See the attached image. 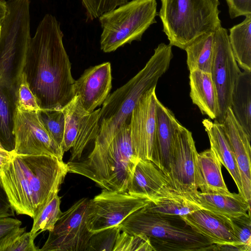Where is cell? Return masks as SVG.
Here are the masks:
<instances>
[{
	"label": "cell",
	"mask_w": 251,
	"mask_h": 251,
	"mask_svg": "<svg viewBox=\"0 0 251 251\" xmlns=\"http://www.w3.org/2000/svg\"><path fill=\"white\" fill-rule=\"evenodd\" d=\"M63 37L60 23L46 14L28 46L23 72L41 109H63L75 97Z\"/></svg>",
	"instance_id": "obj_1"
},
{
	"label": "cell",
	"mask_w": 251,
	"mask_h": 251,
	"mask_svg": "<svg viewBox=\"0 0 251 251\" xmlns=\"http://www.w3.org/2000/svg\"><path fill=\"white\" fill-rule=\"evenodd\" d=\"M68 173L67 164L55 156L13 153L0 176L16 214L33 219L59 192Z\"/></svg>",
	"instance_id": "obj_2"
},
{
	"label": "cell",
	"mask_w": 251,
	"mask_h": 251,
	"mask_svg": "<svg viewBox=\"0 0 251 251\" xmlns=\"http://www.w3.org/2000/svg\"><path fill=\"white\" fill-rule=\"evenodd\" d=\"M172 46L160 43L144 67L125 84L110 94L102 103L98 134L94 144L110 141L122 126L129 124L131 113L140 98L155 87L168 70L173 57Z\"/></svg>",
	"instance_id": "obj_3"
},
{
	"label": "cell",
	"mask_w": 251,
	"mask_h": 251,
	"mask_svg": "<svg viewBox=\"0 0 251 251\" xmlns=\"http://www.w3.org/2000/svg\"><path fill=\"white\" fill-rule=\"evenodd\" d=\"M138 160L126 124L110 141L94 144L87 157L66 164L68 173L87 177L102 189L126 192Z\"/></svg>",
	"instance_id": "obj_4"
},
{
	"label": "cell",
	"mask_w": 251,
	"mask_h": 251,
	"mask_svg": "<svg viewBox=\"0 0 251 251\" xmlns=\"http://www.w3.org/2000/svg\"><path fill=\"white\" fill-rule=\"evenodd\" d=\"M121 231L147 235L155 251H214L216 244L194 231L180 216L159 214L145 206L118 225Z\"/></svg>",
	"instance_id": "obj_5"
},
{
	"label": "cell",
	"mask_w": 251,
	"mask_h": 251,
	"mask_svg": "<svg viewBox=\"0 0 251 251\" xmlns=\"http://www.w3.org/2000/svg\"><path fill=\"white\" fill-rule=\"evenodd\" d=\"M158 15L169 45L184 50L197 38L221 26L219 0H161Z\"/></svg>",
	"instance_id": "obj_6"
},
{
	"label": "cell",
	"mask_w": 251,
	"mask_h": 251,
	"mask_svg": "<svg viewBox=\"0 0 251 251\" xmlns=\"http://www.w3.org/2000/svg\"><path fill=\"white\" fill-rule=\"evenodd\" d=\"M0 25V88L16 92L31 39L30 0H8Z\"/></svg>",
	"instance_id": "obj_7"
},
{
	"label": "cell",
	"mask_w": 251,
	"mask_h": 251,
	"mask_svg": "<svg viewBox=\"0 0 251 251\" xmlns=\"http://www.w3.org/2000/svg\"><path fill=\"white\" fill-rule=\"evenodd\" d=\"M156 0H131L99 18L102 31L101 50L110 52L133 41H140L145 32L156 23Z\"/></svg>",
	"instance_id": "obj_8"
},
{
	"label": "cell",
	"mask_w": 251,
	"mask_h": 251,
	"mask_svg": "<svg viewBox=\"0 0 251 251\" xmlns=\"http://www.w3.org/2000/svg\"><path fill=\"white\" fill-rule=\"evenodd\" d=\"M151 201L127 192L102 189L89 200L86 218L88 230L95 233L118 226L128 216L148 204Z\"/></svg>",
	"instance_id": "obj_9"
},
{
	"label": "cell",
	"mask_w": 251,
	"mask_h": 251,
	"mask_svg": "<svg viewBox=\"0 0 251 251\" xmlns=\"http://www.w3.org/2000/svg\"><path fill=\"white\" fill-rule=\"evenodd\" d=\"M89 200L87 198L81 199L62 212L39 251H87L94 234L88 230L86 223Z\"/></svg>",
	"instance_id": "obj_10"
},
{
	"label": "cell",
	"mask_w": 251,
	"mask_h": 251,
	"mask_svg": "<svg viewBox=\"0 0 251 251\" xmlns=\"http://www.w3.org/2000/svg\"><path fill=\"white\" fill-rule=\"evenodd\" d=\"M13 133L18 155H48L63 160L64 152L45 128L38 111L22 110L15 106Z\"/></svg>",
	"instance_id": "obj_11"
},
{
	"label": "cell",
	"mask_w": 251,
	"mask_h": 251,
	"mask_svg": "<svg viewBox=\"0 0 251 251\" xmlns=\"http://www.w3.org/2000/svg\"><path fill=\"white\" fill-rule=\"evenodd\" d=\"M241 73L233 54L226 28L221 26L214 32L210 75L218 97L219 114L216 120L222 123L231 104L233 90Z\"/></svg>",
	"instance_id": "obj_12"
},
{
	"label": "cell",
	"mask_w": 251,
	"mask_h": 251,
	"mask_svg": "<svg viewBox=\"0 0 251 251\" xmlns=\"http://www.w3.org/2000/svg\"><path fill=\"white\" fill-rule=\"evenodd\" d=\"M198 155L191 132L181 125L175 133L167 179L173 189L182 195L198 191Z\"/></svg>",
	"instance_id": "obj_13"
},
{
	"label": "cell",
	"mask_w": 251,
	"mask_h": 251,
	"mask_svg": "<svg viewBox=\"0 0 251 251\" xmlns=\"http://www.w3.org/2000/svg\"><path fill=\"white\" fill-rule=\"evenodd\" d=\"M63 110L65 125L62 149L64 152L71 149L69 161L77 160L98 134L100 108L87 112L81 106L78 97L75 96Z\"/></svg>",
	"instance_id": "obj_14"
},
{
	"label": "cell",
	"mask_w": 251,
	"mask_h": 251,
	"mask_svg": "<svg viewBox=\"0 0 251 251\" xmlns=\"http://www.w3.org/2000/svg\"><path fill=\"white\" fill-rule=\"evenodd\" d=\"M153 87L144 94L133 110L129 123L131 142L138 159L155 164L156 105Z\"/></svg>",
	"instance_id": "obj_15"
},
{
	"label": "cell",
	"mask_w": 251,
	"mask_h": 251,
	"mask_svg": "<svg viewBox=\"0 0 251 251\" xmlns=\"http://www.w3.org/2000/svg\"><path fill=\"white\" fill-rule=\"evenodd\" d=\"M111 88V64L105 62L85 70L75 80L74 92L83 108L92 112L102 104L110 94Z\"/></svg>",
	"instance_id": "obj_16"
},
{
	"label": "cell",
	"mask_w": 251,
	"mask_h": 251,
	"mask_svg": "<svg viewBox=\"0 0 251 251\" xmlns=\"http://www.w3.org/2000/svg\"><path fill=\"white\" fill-rule=\"evenodd\" d=\"M221 124L240 172L243 196L251 203V138L236 119L230 107L228 108Z\"/></svg>",
	"instance_id": "obj_17"
},
{
	"label": "cell",
	"mask_w": 251,
	"mask_h": 251,
	"mask_svg": "<svg viewBox=\"0 0 251 251\" xmlns=\"http://www.w3.org/2000/svg\"><path fill=\"white\" fill-rule=\"evenodd\" d=\"M194 231L216 245L237 244L230 220L208 210L200 208L180 216Z\"/></svg>",
	"instance_id": "obj_18"
},
{
	"label": "cell",
	"mask_w": 251,
	"mask_h": 251,
	"mask_svg": "<svg viewBox=\"0 0 251 251\" xmlns=\"http://www.w3.org/2000/svg\"><path fill=\"white\" fill-rule=\"evenodd\" d=\"M181 125L173 112L157 99L156 105L155 164L167 178L176 129Z\"/></svg>",
	"instance_id": "obj_19"
},
{
	"label": "cell",
	"mask_w": 251,
	"mask_h": 251,
	"mask_svg": "<svg viewBox=\"0 0 251 251\" xmlns=\"http://www.w3.org/2000/svg\"><path fill=\"white\" fill-rule=\"evenodd\" d=\"M170 187L164 173L152 162L139 159L126 192L151 201Z\"/></svg>",
	"instance_id": "obj_20"
},
{
	"label": "cell",
	"mask_w": 251,
	"mask_h": 251,
	"mask_svg": "<svg viewBox=\"0 0 251 251\" xmlns=\"http://www.w3.org/2000/svg\"><path fill=\"white\" fill-rule=\"evenodd\" d=\"M184 195L200 208L227 218L245 215L251 211V203L239 193L222 194L198 190Z\"/></svg>",
	"instance_id": "obj_21"
},
{
	"label": "cell",
	"mask_w": 251,
	"mask_h": 251,
	"mask_svg": "<svg viewBox=\"0 0 251 251\" xmlns=\"http://www.w3.org/2000/svg\"><path fill=\"white\" fill-rule=\"evenodd\" d=\"M190 96L202 114L216 120L219 114L217 91L210 73L199 70L190 72Z\"/></svg>",
	"instance_id": "obj_22"
},
{
	"label": "cell",
	"mask_w": 251,
	"mask_h": 251,
	"mask_svg": "<svg viewBox=\"0 0 251 251\" xmlns=\"http://www.w3.org/2000/svg\"><path fill=\"white\" fill-rule=\"evenodd\" d=\"M202 123L208 136L210 148L228 171L237 186L239 193L243 196L240 172L222 124L216 120L212 122L208 119L203 120Z\"/></svg>",
	"instance_id": "obj_23"
},
{
	"label": "cell",
	"mask_w": 251,
	"mask_h": 251,
	"mask_svg": "<svg viewBox=\"0 0 251 251\" xmlns=\"http://www.w3.org/2000/svg\"><path fill=\"white\" fill-rule=\"evenodd\" d=\"M222 163L214 151L207 149L197 158V184L202 193L230 194L222 173Z\"/></svg>",
	"instance_id": "obj_24"
},
{
	"label": "cell",
	"mask_w": 251,
	"mask_h": 251,
	"mask_svg": "<svg viewBox=\"0 0 251 251\" xmlns=\"http://www.w3.org/2000/svg\"><path fill=\"white\" fill-rule=\"evenodd\" d=\"M230 108L236 119L251 138V72H241L233 90Z\"/></svg>",
	"instance_id": "obj_25"
},
{
	"label": "cell",
	"mask_w": 251,
	"mask_h": 251,
	"mask_svg": "<svg viewBox=\"0 0 251 251\" xmlns=\"http://www.w3.org/2000/svg\"><path fill=\"white\" fill-rule=\"evenodd\" d=\"M149 211L162 215L183 216L200 208L185 196L170 187L145 206Z\"/></svg>",
	"instance_id": "obj_26"
},
{
	"label": "cell",
	"mask_w": 251,
	"mask_h": 251,
	"mask_svg": "<svg viewBox=\"0 0 251 251\" xmlns=\"http://www.w3.org/2000/svg\"><path fill=\"white\" fill-rule=\"evenodd\" d=\"M229 31V44L238 65L244 71L251 72V15Z\"/></svg>",
	"instance_id": "obj_27"
},
{
	"label": "cell",
	"mask_w": 251,
	"mask_h": 251,
	"mask_svg": "<svg viewBox=\"0 0 251 251\" xmlns=\"http://www.w3.org/2000/svg\"><path fill=\"white\" fill-rule=\"evenodd\" d=\"M214 32L204 33L187 46V64L190 72L199 70L210 74Z\"/></svg>",
	"instance_id": "obj_28"
},
{
	"label": "cell",
	"mask_w": 251,
	"mask_h": 251,
	"mask_svg": "<svg viewBox=\"0 0 251 251\" xmlns=\"http://www.w3.org/2000/svg\"><path fill=\"white\" fill-rule=\"evenodd\" d=\"M16 101L15 95L0 88V145L9 152H13L15 148L13 117Z\"/></svg>",
	"instance_id": "obj_29"
},
{
	"label": "cell",
	"mask_w": 251,
	"mask_h": 251,
	"mask_svg": "<svg viewBox=\"0 0 251 251\" xmlns=\"http://www.w3.org/2000/svg\"><path fill=\"white\" fill-rule=\"evenodd\" d=\"M56 193L37 216L33 218L31 233L38 235L41 232L51 231L62 212L60 210L61 198Z\"/></svg>",
	"instance_id": "obj_30"
},
{
	"label": "cell",
	"mask_w": 251,
	"mask_h": 251,
	"mask_svg": "<svg viewBox=\"0 0 251 251\" xmlns=\"http://www.w3.org/2000/svg\"><path fill=\"white\" fill-rule=\"evenodd\" d=\"M25 227L15 228L0 239V251H39L34 242L37 235L25 232Z\"/></svg>",
	"instance_id": "obj_31"
},
{
	"label": "cell",
	"mask_w": 251,
	"mask_h": 251,
	"mask_svg": "<svg viewBox=\"0 0 251 251\" xmlns=\"http://www.w3.org/2000/svg\"><path fill=\"white\" fill-rule=\"evenodd\" d=\"M38 113L45 128L62 149L65 125L63 109H41Z\"/></svg>",
	"instance_id": "obj_32"
},
{
	"label": "cell",
	"mask_w": 251,
	"mask_h": 251,
	"mask_svg": "<svg viewBox=\"0 0 251 251\" xmlns=\"http://www.w3.org/2000/svg\"><path fill=\"white\" fill-rule=\"evenodd\" d=\"M113 251H155L149 238L143 233L129 234L122 231L119 235Z\"/></svg>",
	"instance_id": "obj_33"
},
{
	"label": "cell",
	"mask_w": 251,
	"mask_h": 251,
	"mask_svg": "<svg viewBox=\"0 0 251 251\" xmlns=\"http://www.w3.org/2000/svg\"><path fill=\"white\" fill-rule=\"evenodd\" d=\"M237 244L242 251H251V222L250 213L240 216L228 218Z\"/></svg>",
	"instance_id": "obj_34"
},
{
	"label": "cell",
	"mask_w": 251,
	"mask_h": 251,
	"mask_svg": "<svg viewBox=\"0 0 251 251\" xmlns=\"http://www.w3.org/2000/svg\"><path fill=\"white\" fill-rule=\"evenodd\" d=\"M121 230L118 226L94 233L87 251H113Z\"/></svg>",
	"instance_id": "obj_35"
},
{
	"label": "cell",
	"mask_w": 251,
	"mask_h": 251,
	"mask_svg": "<svg viewBox=\"0 0 251 251\" xmlns=\"http://www.w3.org/2000/svg\"><path fill=\"white\" fill-rule=\"evenodd\" d=\"M87 20H93L127 2L128 0H81Z\"/></svg>",
	"instance_id": "obj_36"
},
{
	"label": "cell",
	"mask_w": 251,
	"mask_h": 251,
	"mask_svg": "<svg viewBox=\"0 0 251 251\" xmlns=\"http://www.w3.org/2000/svg\"><path fill=\"white\" fill-rule=\"evenodd\" d=\"M16 106L28 111H38L41 108L36 99L29 88L25 73L22 74L16 92Z\"/></svg>",
	"instance_id": "obj_37"
},
{
	"label": "cell",
	"mask_w": 251,
	"mask_h": 251,
	"mask_svg": "<svg viewBox=\"0 0 251 251\" xmlns=\"http://www.w3.org/2000/svg\"><path fill=\"white\" fill-rule=\"evenodd\" d=\"M230 18L251 15V0H226Z\"/></svg>",
	"instance_id": "obj_38"
},
{
	"label": "cell",
	"mask_w": 251,
	"mask_h": 251,
	"mask_svg": "<svg viewBox=\"0 0 251 251\" xmlns=\"http://www.w3.org/2000/svg\"><path fill=\"white\" fill-rule=\"evenodd\" d=\"M14 211L4 188L0 176V219L14 216Z\"/></svg>",
	"instance_id": "obj_39"
},
{
	"label": "cell",
	"mask_w": 251,
	"mask_h": 251,
	"mask_svg": "<svg viewBox=\"0 0 251 251\" xmlns=\"http://www.w3.org/2000/svg\"><path fill=\"white\" fill-rule=\"evenodd\" d=\"M22 222L10 217L0 219V239L12 229L21 226Z\"/></svg>",
	"instance_id": "obj_40"
},
{
	"label": "cell",
	"mask_w": 251,
	"mask_h": 251,
	"mask_svg": "<svg viewBox=\"0 0 251 251\" xmlns=\"http://www.w3.org/2000/svg\"><path fill=\"white\" fill-rule=\"evenodd\" d=\"M13 153L2 148H0V172L3 167L12 159Z\"/></svg>",
	"instance_id": "obj_41"
},
{
	"label": "cell",
	"mask_w": 251,
	"mask_h": 251,
	"mask_svg": "<svg viewBox=\"0 0 251 251\" xmlns=\"http://www.w3.org/2000/svg\"><path fill=\"white\" fill-rule=\"evenodd\" d=\"M7 1L0 0V25L2 22L7 13Z\"/></svg>",
	"instance_id": "obj_42"
},
{
	"label": "cell",
	"mask_w": 251,
	"mask_h": 251,
	"mask_svg": "<svg viewBox=\"0 0 251 251\" xmlns=\"http://www.w3.org/2000/svg\"><path fill=\"white\" fill-rule=\"evenodd\" d=\"M0 148H2V149H3V148L1 146V145H0Z\"/></svg>",
	"instance_id": "obj_43"
},
{
	"label": "cell",
	"mask_w": 251,
	"mask_h": 251,
	"mask_svg": "<svg viewBox=\"0 0 251 251\" xmlns=\"http://www.w3.org/2000/svg\"><path fill=\"white\" fill-rule=\"evenodd\" d=\"M0 29H1V26H0Z\"/></svg>",
	"instance_id": "obj_44"
}]
</instances>
